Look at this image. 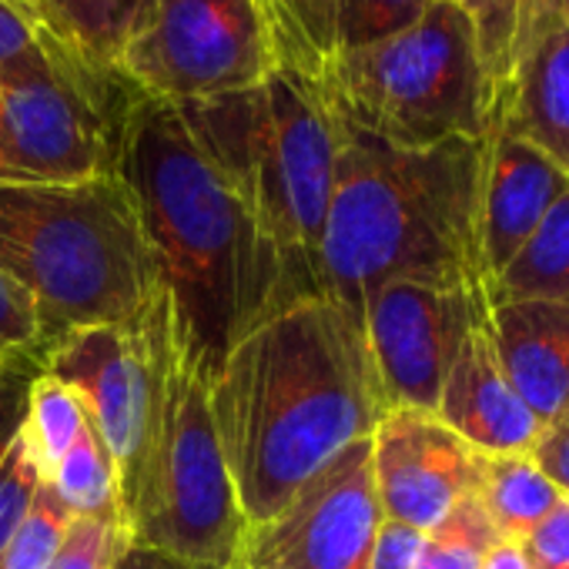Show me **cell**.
I'll return each instance as SVG.
<instances>
[{"label": "cell", "instance_id": "obj_26", "mask_svg": "<svg viewBox=\"0 0 569 569\" xmlns=\"http://www.w3.org/2000/svg\"><path fill=\"white\" fill-rule=\"evenodd\" d=\"M71 522H74V512L44 482L38 489L31 512L21 522V529L14 532L4 559H0V569H51V562L58 559V552L68 539Z\"/></svg>", "mask_w": 569, "mask_h": 569}, {"label": "cell", "instance_id": "obj_2", "mask_svg": "<svg viewBox=\"0 0 569 569\" xmlns=\"http://www.w3.org/2000/svg\"><path fill=\"white\" fill-rule=\"evenodd\" d=\"M114 174L131 194L171 339L211 382L264 312L292 302L281 258L174 104L134 98Z\"/></svg>", "mask_w": 569, "mask_h": 569}, {"label": "cell", "instance_id": "obj_4", "mask_svg": "<svg viewBox=\"0 0 569 569\" xmlns=\"http://www.w3.org/2000/svg\"><path fill=\"white\" fill-rule=\"evenodd\" d=\"M0 274L31 299L44 352L81 329L131 326L158 302L151 254L118 174L0 184Z\"/></svg>", "mask_w": 569, "mask_h": 569}, {"label": "cell", "instance_id": "obj_19", "mask_svg": "<svg viewBox=\"0 0 569 569\" xmlns=\"http://www.w3.org/2000/svg\"><path fill=\"white\" fill-rule=\"evenodd\" d=\"M469 492L499 539L516 542H522L562 499L559 486L539 469L532 452H479Z\"/></svg>", "mask_w": 569, "mask_h": 569}, {"label": "cell", "instance_id": "obj_29", "mask_svg": "<svg viewBox=\"0 0 569 569\" xmlns=\"http://www.w3.org/2000/svg\"><path fill=\"white\" fill-rule=\"evenodd\" d=\"M128 546H131V539L121 522L74 516L68 539H64L58 559L51 562V569H111Z\"/></svg>", "mask_w": 569, "mask_h": 569}, {"label": "cell", "instance_id": "obj_8", "mask_svg": "<svg viewBox=\"0 0 569 569\" xmlns=\"http://www.w3.org/2000/svg\"><path fill=\"white\" fill-rule=\"evenodd\" d=\"M114 71L94 68L51 38L44 71L0 84V184H68L114 174L134 104Z\"/></svg>", "mask_w": 569, "mask_h": 569}, {"label": "cell", "instance_id": "obj_12", "mask_svg": "<svg viewBox=\"0 0 569 569\" xmlns=\"http://www.w3.org/2000/svg\"><path fill=\"white\" fill-rule=\"evenodd\" d=\"M482 299V284L422 278H392L366 299L362 336L389 409L436 412L456 346Z\"/></svg>", "mask_w": 569, "mask_h": 569}, {"label": "cell", "instance_id": "obj_5", "mask_svg": "<svg viewBox=\"0 0 569 569\" xmlns=\"http://www.w3.org/2000/svg\"><path fill=\"white\" fill-rule=\"evenodd\" d=\"M178 111L278 251L289 296H322L339 121L316 81L278 64L254 88Z\"/></svg>", "mask_w": 569, "mask_h": 569}, {"label": "cell", "instance_id": "obj_24", "mask_svg": "<svg viewBox=\"0 0 569 569\" xmlns=\"http://www.w3.org/2000/svg\"><path fill=\"white\" fill-rule=\"evenodd\" d=\"M496 539L499 532L469 492L439 526L426 532L416 569H479L486 549Z\"/></svg>", "mask_w": 569, "mask_h": 569}, {"label": "cell", "instance_id": "obj_31", "mask_svg": "<svg viewBox=\"0 0 569 569\" xmlns=\"http://www.w3.org/2000/svg\"><path fill=\"white\" fill-rule=\"evenodd\" d=\"M422 539H426V532H419L406 522H396V519H382L369 569H416Z\"/></svg>", "mask_w": 569, "mask_h": 569}, {"label": "cell", "instance_id": "obj_3", "mask_svg": "<svg viewBox=\"0 0 569 569\" xmlns=\"http://www.w3.org/2000/svg\"><path fill=\"white\" fill-rule=\"evenodd\" d=\"M482 151L486 141L396 148L339 121L336 181L319 251L322 296L362 326L366 299L392 278L486 289L479 251Z\"/></svg>", "mask_w": 569, "mask_h": 569}, {"label": "cell", "instance_id": "obj_17", "mask_svg": "<svg viewBox=\"0 0 569 569\" xmlns=\"http://www.w3.org/2000/svg\"><path fill=\"white\" fill-rule=\"evenodd\" d=\"M489 329L512 389L549 429L569 412V306L489 296Z\"/></svg>", "mask_w": 569, "mask_h": 569}, {"label": "cell", "instance_id": "obj_22", "mask_svg": "<svg viewBox=\"0 0 569 569\" xmlns=\"http://www.w3.org/2000/svg\"><path fill=\"white\" fill-rule=\"evenodd\" d=\"M48 486L58 492V499L81 519H104V522H121V482H118V466L91 422L84 432L74 439V446L64 452L58 469L51 472Z\"/></svg>", "mask_w": 569, "mask_h": 569}, {"label": "cell", "instance_id": "obj_9", "mask_svg": "<svg viewBox=\"0 0 569 569\" xmlns=\"http://www.w3.org/2000/svg\"><path fill=\"white\" fill-rule=\"evenodd\" d=\"M278 68L268 0H148L114 74L174 108L261 84Z\"/></svg>", "mask_w": 569, "mask_h": 569}, {"label": "cell", "instance_id": "obj_35", "mask_svg": "<svg viewBox=\"0 0 569 569\" xmlns=\"http://www.w3.org/2000/svg\"><path fill=\"white\" fill-rule=\"evenodd\" d=\"M459 4L472 14V21H476V31L492 18V11H496V4L499 0H459Z\"/></svg>", "mask_w": 569, "mask_h": 569}, {"label": "cell", "instance_id": "obj_6", "mask_svg": "<svg viewBox=\"0 0 569 569\" xmlns=\"http://www.w3.org/2000/svg\"><path fill=\"white\" fill-rule=\"evenodd\" d=\"M302 74L342 124L396 148L482 141L489 131L479 31L459 0H432L406 31Z\"/></svg>", "mask_w": 569, "mask_h": 569}, {"label": "cell", "instance_id": "obj_18", "mask_svg": "<svg viewBox=\"0 0 569 569\" xmlns=\"http://www.w3.org/2000/svg\"><path fill=\"white\" fill-rule=\"evenodd\" d=\"M432 0H268L278 64H316L392 38L416 24Z\"/></svg>", "mask_w": 569, "mask_h": 569}, {"label": "cell", "instance_id": "obj_15", "mask_svg": "<svg viewBox=\"0 0 569 569\" xmlns=\"http://www.w3.org/2000/svg\"><path fill=\"white\" fill-rule=\"evenodd\" d=\"M436 416L476 452H529L542 432L499 362L489 329V296L456 346Z\"/></svg>", "mask_w": 569, "mask_h": 569}, {"label": "cell", "instance_id": "obj_14", "mask_svg": "<svg viewBox=\"0 0 569 569\" xmlns=\"http://www.w3.org/2000/svg\"><path fill=\"white\" fill-rule=\"evenodd\" d=\"M369 442L376 492L386 519L429 532L472 489L479 452L436 412L392 406L379 419Z\"/></svg>", "mask_w": 569, "mask_h": 569}, {"label": "cell", "instance_id": "obj_36", "mask_svg": "<svg viewBox=\"0 0 569 569\" xmlns=\"http://www.w3.org/2000/svg\"><path fill=\"white\" fill-rule=\"evenodd\" d=\"M14 4H18V8H24V11L31 14V0H14ZM31 18H34V14H31Z\"/></svg>", "mask_w": 569, "mask_h": 569}, {"label": "cell", "instance_id": "obj_1", "mask_svg": "<svg viewBox=\"0 0 569 569\" xmlns=\"http://www.w3.org/2000/svg\"><path fill=\"white\" fill-rule=\"evenodd\" d=\"M386 396L362 326L329 296L264 312L211 379V412L251 526L274 519L329 462L369 439Z\"/></svg>", "mask_w": 569, "mask_h": 569}, {"label": "cell", "instance_id": "obj_37", "mask_svg": "<svg viewBox=\"0 0 569 569\" xmlns=\"http://www.w3.org/2000/svg\"><path fill=\"white\" fill-rule=\"evenodd\" d=\"M0 382H8V379H0Z\"/></svg>", "mask_w": 569, "mask_h": 569}, {"label": "cell", "instance_id": "obj_16", "mask_svg": "<svg viewBox=\"0 0 569 569\" xmlns=\"http://www.w3.org/2000/svg\"><path fill=\"white\" fill-rule=\"evenodd\" d=\"M479 184V251L486 289L569 188V174L532 141L489 128Z\"/></svg>", "mask_w": 569, "mask_h": 569}, {"label": "cell", "instance_id": "obj_28", "mask_svg": "<svg viewBox=\"0 0 569 569\" xmlns=\"http://www.w3.org/2000/svg\"><path fill=\"white\" fill-rule=\"evenodd\" d=\"M51 61V34L14 0H0V84L44 71Z\"/></svg>", "mask_w": 569, "mask_h": 569}, {"label": "cell", "instance_id": "obj_34", "mask_svg": "<svg viewBox=\"0 0 569 569\" xmlns=\"http://www.w3.org/2000/svg\"><path fill=\"white\" fill-rule=\"evenodd\" d=\"M479 569H532V566H529V556H526L522 542H516V539H496L486 549Z\"/></svg>", "mask_w": 569, "mask_h": 569}, {"label": "cell", "instance_id": "obj_32", "mask_svg": "<svg viewBox=\"0 0 569 569\" xmlns=\"http://www.w3.org/2000/svg\"><path fill=\"white\" fill-rule=\"evenodd\" d=\"M529 452L539 462V469L559 486V492L569 496V412L556 419L549 429H542Z\"/></svg>", "mask_w": 569, "mask_h": 569}, {"label": "cell", "instance_id": "obj_25", "mask_svg": "<svg viewBox=\"0 0 569 569\" xmlns=\"http://www.w3.org/2000/svg\"><path fill=\"white\" fill-rule=\"evenodd\" d=\"M41 486H44L41 466L34 459L24 419H18L8 439L0 442V559H4L14 532L31 512Z\"/></svg>", "mask_w": 569, "mask_h": 569}, {"label": "cell", "instance_id": "obj_21", "mask_svg": "<svg viewBox=\"0 0 569 569\" xmlns=\"http://www.w3.org/2000/svg\"><path fill=\"white\" fill-rule=\"evenodd\" d=\"M492 299H546L569 306V188L546 211L526 244L489 281Z\"/></svg>", "mask_w": 569, "mask_h": 569}, {"label": "cell", "instance_id": "obj_30", "mask_svg": "<svg viewBox=\"0 0 569 569\" xmlns=\"http://www.w3.org/2000/svg\"><path fill=\"white\" fill-rule=\"evenodd\" d=\"M532 569H569V496H562L552 512L522 539Z\"/></svg>", "mask_w": 569, "mask_h": 569}, {"label": "cell", "instance_id": "obj_10", "mask_svg": "<svg viewBox=\"0 0 569 569\" xmlns=\"http://www.w3.org/2000/svg\"><path fill=\"white\" fill-rule=\"evenodd\" d=\"M161 332L164 309L158 299L144 319L71 332L41 359V372L78 392L91 429L111 452L121 482V512L134 496L151 439L161 379Z\"/></svg>", "mask_w": 569, "mask_h": 569}, {"label": "cell", "instance_id": "obj_11", "mask_svg": "<svg viewBox=\"0 0 569 569\" xmlns=\"http://www.w3.org/2000/svg\"><path fill=\"white\" fill-rule=\"evenodd\" d=\"M382 506L372 442L329 462L274 519L244 532V569H369Z\"/></svg>", "mask_w": 569, "mask_h": 569}, {"label": "cell", "instance_id": "obj_23", "mask_svg": "<svg viewBox=\"0 0 569 569\" xmlns=\"http://www.w3.org/2000/svg\"><path fill=\"white\" fill-rule=\"evenodd\" d=\"M24 429L34 449V459L41 466L44 482L64 459V452L74 446V439L88 426V412L74 389H68L61 379L38 372L28 379V399H24Z\"/></svg>", "mask_w": 569, "mask_h": 569}, {"label": "cell", "instance_id": "obj_13", "mask_svg": "<svg viewBox=\"0 0 569 569\" xmlns=\"http://www.w3.org/2000/svg\"><path fill=\"white\" fill-rule=\"evenodd\" d=\"M489 128L532 141L569 174V0H536L512 21L489 81Z\"/></svg>", "mask_w": 569, "mask_h": 569}, {"label": "cell", "instance_id": "obj_33", "mask_svg": "<svg viewBox=\"0 0 569 569\" xmlns=\"http://www.w3.org/2000/svg\"><path fill=\"white\" fill-rule=\"evenodd\" d=\"M111 569H221V566H208V562H191V559H178L171 552H161V549H148V546H128L118 562ZM231 569H244L241 566H231Z\"/></svg>", "mask_w": 569, "mask_h": 569}, {"label": "cell", "instance_id": "obj_27", "mask_svg": "<svg viewBox=\"0 0 569 569\" xmlns=\"http://www.w3.org/2000/svg\"><path fill=\"white\" fill-rule=\"evenodd\" d=\"M44 339L31 299L0 274V379H34L41 372Z\"/></svg>", "mask_w": 569, "mask_h": 569}, {"label": "cell", "instance_id": "obj_20", "mask_svg": "<svg viewBox=\"0 0 569 569\" xmlns=\"http://www.w3.org/2000/svg\"><path fill=\"white\" fill-rule=\"evenodd\" d=\"M148 0H31L34 21L81 61L114 71Z\"/></svg>", "mask_w": 569, "mask_h": 569}, {"label": "cell", "instance_id": "obj_7", "mask_svg": "<svg viewBox=\"0 0 569 569\" xmlns=\"http://www.w3.org/2000/svg\"><path fill=\"white\" fill-rule=\"evenodd\" d=\"M124 529L134 546L221 569L241 566L248 522L218 439L211 382L171 339L168 316L151 439Z\"/></svg>", "mask_w": 569, "mask_h": 569}]
</instances>
